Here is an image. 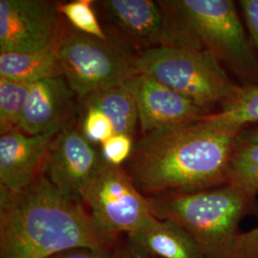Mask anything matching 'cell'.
Wrapping results in <instances>:
<instances>
[{"label":"cell","instance_id":"obj_1","mask_svg":"<svg viewBox=\"0 0 258 258\" xmlns=\"http://www.w3.org/2000/svg\"><path fill=\"white\" fill-rule=\"evenodd\" d=\"M242 130L202 119L152 132L134 144L122 166L147 197L221 186Z\"/></svg>","mask_w":258,"mask_h":258},{"label":"cell","instance_id":"obj_2","mask_svg":"<svg viewBox=\"0 0 258 258\" xmlns=\"http://www.w3.org/2000/svg\"><path fill=\"white\" fill-rule=\"evenodd\" d=\"M117 239L42 173L18 191L0 186V258H47L77 248L114 251Z\"/></svg>","mask_w":258,"mask_h":258},{"label":"cell","instance_id":"obj_3","mask_svg":"<svg viewBox=\"0 0 258 258\" xmlns=\"http://www.w3.org/2000/svg\"><path fill=\"white\" fill-rule=\"evenodd\" d=\"M148 198L152 214L183 228L204 258H235L240 223L255 203L254 198L229 184Z\"/></svg>","mask_w":258,"mask_h":258},{"label":"cell","instance_id":"obj_4","mask_svg":"<svg viewBox=\"0 0 258 258\" xmlns=\"http://www.w3.org/2000/svg\"><path fill=\"white\" fill-rule=\"evenodd\" d=\"M201 48L241 86L258 84V53L232 0H169Z\"/></svg>","mask_w":258,"mask_h":258},{"label":"cell","instance_id":"obj_5","mask_svg":"<svg viewBox=\"0 0 258 258\" xmlns=\"http://www.w3.org/2000/svg\"><path fill=\"white\" fill-rule=\"evenodd\" d=\"M135 66L139 73L150 76L211 114L216 107L220 110L241 86L205 50L149 49L135 55Z\"/></svg>","mask_w":258,"mask_h":258},{"label":"cell","instance_id":"obj_6","mask_svg":"<svg viewBox=\"0 0 258 258\" xmlns=\"http://www.w3.org/2000/svg\"><path fill=\"white\" fill-rule=\"evenodd\" d=\"M63 77L79 101L101 90L124 84L138 73L135 55L111 41L81 33H63L56 44Z\"/></svg>","mask_w":258,"mask_h":258},{"label":"cell","instance_id":"obj_7","mask_svg":"<svg viewBox=\"0 0 258 258\" xmlns=\"http://www.w3.org/2000/svg\"><path fill=\"white\" fill-rule=\"evenodd\" d=\"M102 13L138 53L160 47L203 50L170 1L104 0Z\"/></svg>","mask_w":258,"mask_h":258},{"label":"cell","instance_id":"obj_8","mask_svg":"<svg viewBox=\"0 0 258 258\" xmlns=\"http://www.w3.org/2000/svg\"><path fill=\"white\" fill-rule=\"evenodd\" d=\"M83 204L94 220L117 238L143 230L156 218L148 197L136 187L123 166L107 163L85 187Z\"/></svg>","mask_w":258,"mask_h":258},{"label":"cell","instance_id":"obj_9","mask_svg":"<svg viewBox=\"0 0 258 258\" xmlns=\"http://www.w3.org/2000/svg\"><path fill=\"white\" fill-rule=\"evenodd\" d=\"M57 2L0 0V53L56 47L63 30Z\"/></svg>","mask_w":258,"mask_h":258},{"label":"cell","instance_id":"obj_10","mask_svg":"<svg viewBox=\"0 0 258 258\" xmlns=\"http://www.w3.org/2000/svg\"><path fill=\"white\" fill-rule=\"evenodd\" d=\"M104 164L102 150L72 120L55 135L42 174L63 195L83 203L85 187Z\"/></svg>","mask_w":258,"mask_h":258},{"label":"cell","instance_id":"obj_11","mask_svg":"<svg viewBox=\"0 0 258 258\" xmlns=\"http://www.w3.org/2000/svg\"><path fill=\"white\" fill-rule=\"evenodd\" d=\"M124 85L136 102L143 136L192 123L211 114L148 75L138 72Z\"/></svg>","mask_w":258,"mask_h":258},{"label":"cell","instance_id":"obj_12","mask_svg":"<svg viewBox=\"0 0 258 258\" xmlns=\"http://www.w3.org/2000/svg\"><path fill=\"white\" fill-rule=\"evenodd\" d=\"M76 97L64 77L30 84L20 131L29 135L58 133L73 120Z\"/></svg>","mask_w":258,"mask_h":258},{"label":"cell","instance_id":"obj_13","mask_svg":"<svg viewBox=\"0 0 258 258\" xmlns=\"http://www.w3.org/2000/svg\"><path fill=\"white\" fill-rule=\"evenodd\" d=\"M56 134L29 135L21 131L2 134L0 136V186L18 191L41 174Z\"/></svg>","mask_w":258,"mask_h":258},{"label":"cell","instance_id":"obj_14","mask_svg":"<svg viewBox=\"0 0 258 258\" xmlns=\"http://www.w3.org/2000/svg\"><path fill=\"white\" fill-rule=\"evenodd\" d=\"M127 246L155 258H204L194 238L174 222L155 218L126 236Z\"/></svg>","mask_w":258,"mask_h":258},{"label":"cell","instance_id":"obj_15","mask_svg":"<svg viewBox=\"0 0 258 258\" xmlns=\"http://www.w3.org/2000/svg\"><path fill=\"white\" fill-rule=\"evenodd\" d=\"M0 77L20 83L63 77L55 47L28 53H0Z\"/></svg>","mask_w":258,"mask_h":258},{"label":"cell","instance_id":"obj_16","mask_svg":"<svg viewBox=\"0 0 258 258\" xmlns=\"http://www.w3.org/2000/svg\"><path fill=\"white\" fill-rule=\"evenodd\" d=\"M80 102L102 111L110 120L115 134L133 138L139 121L138 109L132 94L124 84L93 93Z\"/></svg>","mask_w":258,"mask_h":258},{"label":"cell","instance_id":"obj_17","mask_svg":"<svg viewBox=\"0 0 258 258\" xmlns=\"http://www.w3.org/2000/svg\"><path fill=\"white\" fill-rule=\"evenodd\" d=\"M227 184L256 198L258 194V142H237L231 152Z\"/></svg>","mask_w":258,"mask_h":258},{"label":"cell","instance_id":"obj_18","mask_svg":"<svg viewBox=\"0 0 258 258\" xmlns=\"http://www.w3.org/2000/svg\"><path fill=\"white\" fill-rule=\"evenodd\" d=\"M204 120L235 127L247 128L258 123V84L240 86L239 90L226 102L220 110L212 113Z\"/></svg>","mask_w":258,"mask_h":258},{"label":"cell","instance_id":"obj_19","mask_svg":"<svg viewBox=\"0 0 258 258\" xmlns=\"http://www.w3.org/2000/svg\"><path fill=\"white\" fill-rule=\"evenodd\" d=\"M30 84L0 77V133L20 131Z\"/></svg>","mask_w":258,"mask_h":258},{"label":"cell","instance_id":"obj_20","mask_svg":"<svg viewBox=\"0 0 258 258\" xmlns=\"http://www.w3.org/2000/svg\"><path fill=\"white\" fill-rule=\"evenodd\" d=\"M93 0H74L70 2H57L58 11L69 21L75 30L107 40L109 37L103 31L96 13L93 9Z\"/></svg>","mask_w":258,"mask_h":258},{"label":"cell","instance_id":"obj_21","mask_svg":"<svg viewBox=\"0 0 258 258\" xmlns=\"http://www.w3.org/2000/svg\"><path fill=\"white\" fill-rule=\"evenodd\" d=\"M83 116L81 129L84 136L94 145H102L115 134L110 120L97 107L82 103Z\"/></svg>","mask_w":258,"mask_h":258},{"label":"cell","instance_id":"obj_22","mask_svg":"<svg viewBox=\"0 0 258 258\" xmlns=\"http://www.w3.org/2000/svg\"><path fill=\"white\" fill-rule=\"evenodd\" d=\"M133 138L124 134H114L101 145L105 163L111 166H122L128 160L134 148Z\"/></svg>","mask_w":258,"mask_h":258},{"label":"cell","instance_id":"obj_23","mask_svg":"<svg viewBox=\"0 0 258 258\" xmlns=\"http://www.w3.org/2000/svg\"><path fill=\"white\" fill-rule=\"evenodd\" d=\"M242 16L252 43L258 53V0H240Z\"/></svg>","mask_w":258,"mask_h":258},{"label":"cell","instance_id":"obj_24","mask_svg":"<svg viewBox=\"0 0 258 258\" xmlns=\"http://www.w3.org/2000/svg\"><path fill=\"white\" fill-rule=\"evenodd\" d=\"M235 258H258V226L240 234Z\"/></svg>","mask_w":258,"mask_h":258},{"label":"cell","instance_id":"obj_25","mask_svg":"<svg viewBox=\"0 0 258 258\" xmlns=\"http://www.w3.org/2000/svg\"><path fill=\"white\" fill-rule=\"evenodd\" d=\"M115 251L104 249L77 248L67 249L47 258H115Z\"/></svg>","mask_w":258,"mask_h":258},{"label":"cell","instance_id":"obj_26","mask_svg":"<svg viewBox=\"0 0 258 258\" xmlns=\"http://www.w3.org/2000/svg\"><path fill=\"white\" fill-rule=\"evenodd\" d=\"M237 142H258V123L243 129Z\"/></svg>","mask_w":258,"mask_h":258},{"label":"cell","instance_id":"obj_27","mask_svg":"<svg viewBox=\"0 0 258 258\" xmlns=\"http://www.w3.org/2000/svg\"><path fill=\"white\" fill-rule=\"evenodd\" d=\"M115 258H155L149 255L143 254L141 252H138L134 249L129 248L126 245V248L121 249V250H116L115 251Z\"/></svg>","mask_w":258,"mask_h":258}]
</instances>
